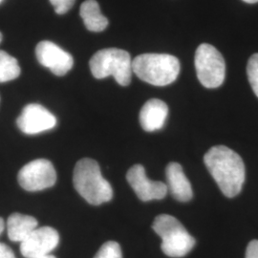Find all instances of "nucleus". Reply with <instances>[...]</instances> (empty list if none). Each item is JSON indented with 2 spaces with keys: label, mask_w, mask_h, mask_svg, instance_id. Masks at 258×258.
<instances>
[{
  "label": "nucleus",
  "mask_w": 258,
  "mask_h": 258,
  "mask_svg": "<svg viewBox=\"0 0 258 258\" xmlns=\"http://www.w3.org/2000/svg\"><path fill=\"white\" fill-rule=\"evenodd\" d=\"M17 124L23 133L35 135L53 129L56 124L55 116L37 103L26 105L17 120Z\"/></svg>",
  "instance_id": "9"
},
{
  "label": "nucleus",
  "mask_w": 258,
  "mask_h": 258,
  "mask_svg": "<svg viewBox=\"0 0 258 258\" xmlns=\"http://www.w3.org/2000/svg\"><path fill=\"white\" fill-rule=\"evenodd\" d=\"M37 258H55L54 255H51V254H48V255H45V256H41V257H37Z\"/></svg>",
  "instance_id": "24"
},
{
  "label": "nucleus",
  "mask_w": 258,
  "mask_h": 258,
  "mask_svg": "<svg viewBox=\"0 0 258 258\" xmlns=\"http://www.w3.org/2000/svg\"><path fill=\"white\" fill-rule=\"evenodd\" d=\"M89 65L91 73L98 80L112 76L121 86L131 83L132 59L124 50L108 48L98 51L91 57Z\"/></svg>",
  "instance_id": "4"
},
{
  "label": "nucleus",
  "mask_w": 258,
  "mask_h": 258,
  "mask_svg": "<svg viewBox=\"0 0 258 258\" xmlns=\"http://www.w3.org/2000/svg\"><path fill=\"white\" fill-rule=\"evenodd\" d=\"M126 179L139 199L144 202L152 200H161L166 197L168 192L167 185L162 182L151 181L146 174L145 167L135 165L129 168Z\"/></svg>",
  "instance_id": "11"
},
{
  "label": "nucleus",
  "mask_w": 258,
  "mask_h": 258,
  "mask_svg": "<svg viewBox=\"0 0 258 258\" xmlns=\"http://www.w3.org/2000/svg\"><path fill=\"white\" fill-rule=\"evenodd\" d=\"M204 162L225 196L232 198L240 194L246 170L236 152L225 146H216L205 154Z\"/></svg>",
  "instance_id": "1"
},
{
  "label": "nucleus",
  "mask_w": 258,
  "mask_h": 258,
  "mask_svg": "<svg viewBox=\"0 0 258 258\" xmlns=\"http://www.w3.org/2000/svg\"><path fill=\"white\" fill-rule=\"evenodd\" d=\"M18 180L25 190L39 191L55 184L56 172L50 161L38 159L30 162L19 170Z\"/></svg>",
  "instance_id": "7"
},
{
  "label": "nucleus",
  "mask_w": 258,
  "mask_h": 258,
  "mask_svg": "<svg viewBox=\"0 0 258 258\" xmlns=\"http://www.w3.org/2000/svg\"><path fill=\"white\" fill-rule=\"evenodd\" d=\"M38 222L33 216L20 213L11 214L7 220V231L11 241L23 242L37 229Z\"/></svg>",
  "instance_id": "14"
},
{
  "label": "nucleus",
  "mask_w": 258,
  "mask_h": 258,
  "mask_svg": "<svg viewBox=\"0 0 258 258\" xmlns=\"http://www.w3.org/2000/svg\"><path fill=\"white\" fill-rule=\"evenodd\" d=\"M0 258H16V255L10 247L0 243Z\"/></svg>",
  "instance_id": "21"
},
{
  "label": "nucleus",
  "mask_w": 258,
  "mask_h": 258,
  "mask_svg": "<svg viewBox=\"0 0 258 258\" xmlns=\"http://www.w3.org/2000/svg\"><path fill=\"white\" fill-rule=\"evenodd\" d=\"M244 2L246 3H249V4H254V3H257L258 0H243Z\"/></svg>",
  "instance_id": "23"
},
{
  "label": "nucleus",
  "mask_w": 258,
  "mask_h": 258,
  "mask_svg": "<svg viewBox=\"0 0 258 258\" xmlns=\"http://www.w3.org/2000/svg\"><path fill=\"white\" fill-rule=\"evenodd\" d=\"M168 115V107L166 102L151 99L142 107L139 120L141 126L148 132H153L163 128Z\"/></svg>",
  "instance_id": "13"
},
{
  "label": "nucleus",
  "mask_w": 258,
  "mask_h": 258,
  "mask_svg": "<svg viewBox=\"0 0 258 258\" xmlns=\"http://www.w3.org/2000/svg\"><path fill=\"white\" fill-rule=\"evenodd\" d=\"M152 229L161 237V249L169 257H183L194 249L195 239L172 215H158Z\"/></svg>",
  "instance_id": "5"
},
{
  "label": "nucleus",
  "mask_w": 258,
  "mask_h": 258,
  "mask_svg": "<svg viewBox=\"0 0 258 258\" xmlns=\"http://www.w3.org/2000/svg\"><path fill=\"white\" fill-rule=\"evenodd\" d=\"M166 185L168 191L180 202H187L192 196L190 182L184 173L183 167L178 163H170L166 166Z\"/></svg>",
  "instance_id": "12"
},
{
  "label": "nucleus",
  "mask_w": 258,
  "mask_h": 258,
  "mask_svg": "<svg viewBox=\"0 0 258 258\" xmlns=\"http://www.w3.org/2000/svg\"><path fill=\"white\" fill-rule=\"evenodd\" d=\"M21 72L18 59L0 50V83H7L19 78Z\"/></svg>",
  "instance_id": "16"
},
{
  "label": "nucleus",
  "mask_w": 258,
  "mask_h": 258,
  "mask_svg": "<svg viewBox=\"0 0 258 258\" xmlns=\"http://www.w3.org/2000/svg\"><path fill=\"white\" fill-rule=\"evenodd\" d=\"M53 5L55 12L58 15H63L74 6L76 0H49Z\"/></svg>",
  "instance_id": "19"
},
{
  "label": "nucleus",
  "mask_w": 258,
  "mask_h": 258,
  "mask_svg": "<svg viewBox=\"0 0 258 258\" xmlns=\"http://www.w3.org/2000/svg\"><path fill=\"white\" fill-rule=\"evenodd\" d=\"M73 183L79 194L93 206L109 202L113 197L112 186L102 177L99 164L92 159L84 158L77 163Z\"/></svg>",
  "instance_id": "2"
},
{
  "label": "nucleus",
  "mask_w": 258,
  "mask_h": 258,
  "mask_svg": "<svg viewBox=\"0 0 258 258\" xmlns=\"http://www.w3.org/2000/svg\"><path fill=\"white\" fill-rule=\"evenodd\" d=\"M195 69L199 82L206 88H217L225 81L226 64L221 53L211 44L203 43L195 53Z\"/></svg>",
  "instance_id": "6"
},
{
  "label": "nucleus",
  "mask_w": 258,
  "mask_h": 258,
  "mask_svg": "<svg viewBox=\"0 0 258 258\" xmlns=\"http://www.w3.org/2000/svg\"><path fill=\"white\" fill-rule=\"evenodd\" d=\"M59 243V235L51 227L37 228L26 239L21 242L20 252L26 258L41 257L48 255Z\"/></svg>",
  "instance_id": "10"
},
{
  "label": "nucleus",
  "mask_w": 258,
  "mask_h": 258,
  "mask_svg": "<svg viewBox=\"0 0 258 258\" xmlns=\"http://www.w3.org/2000/svg\"><path fill=\"white\" fill-rule=\"evenodd\" d=\"M5 229V222L3 220V218L0 217V234L3 232Z\"/></svg>",
  "instance_id": "22"
},
{
  "label": "nucleus",
  "mask_w": 258,
  "mask_h": 258,
  "mask_svg": "<svg viewBox=\"0 0 258 258\" xmlns=\"http://www.w3.org/2000/svg\"><path fill=\"white\" fill-rule=\"evenodd\" d=\"M247 74L251 89L258 98V54H253L249 57L247 65Z\"/></svg>",
  "instance_id": "18"
},
{
  "label": "nucleus",
  "mask_w": 258,
  "mask_h": 258,
  "mask_svg": "<svg viewBox=\"0 0 258 258\" xmlns=\"http://www.w3.org/2000/svg\"><path fill=\"white\" fill-rule=\"evenodd\" d=\"M2 1H3V0H0V3H1V2H2Z\"/></svg>",
  "instance_id": "26"
},
{
  "label": "nucleus",
  "mask_w": 258,
  "mask_h": 258,
  "mask_svg": "<svg viewBox=\"0 0 258 258\" xmlns=\"http://www.w3.org/2000/svg\"><path fill=\"white\" fill-rule=\"evenodd\" d=\"M80 15L85 27L91 32H102L108 26V19L102 15L100 5L96 0L84 1L81 6Z\"/></svg>",
  "instance_id": "15"
},
{
  "label": "nucleus",
  "mask_w": 258,
  "mask_h": 258,
  "mask_svg": "<svg viewBox=\"0 0 258 258\" xmlns=\"http://www.w3.org/2000/svg\"><path fill=\"white\" fill-rule=\"evenodd\" d=\"M94 258H122L119 243L115 241L104 243Z\"/></svg>",
  "instance_id": "17"
},
{
  "label": "nucleus",
  "mask_w": 258,
  "mask_h": 258,
  "mask_svg": "<svg viewBox=\"0 0 258 258\" xmlns=\"http://www.w3.org/2000/svg\"><path fill=\"white\" fill-rule=\"evenodd\" d=\"M36 55L40 64L58 77L67 74L74 65L73 56L51 41L39 42L36 48Z\"/></svg>",
  "instance_id": "8"
},
{
  "label": "nucleus",
  "mask_w": 258,
  "mask_h": 258,
  "mask_svg": "<svg viewBox=\"0 0 258 258\" xmlns=\"http://www.w3.org/2000/svg\"><path fill=\"white\" fill-rule=\"evenodd\" d=\"M132 69L140 80L155 86H166L178 78L180 62L174 55L143 54L132 60Z\"/></svg>",
  "instance_id": "3"
},
{
  "label": "nucleus",
  "mask_w": 258,
  "mask_h": 258,
  "mask_svg": "<svg viewBox=\"0 0 258 258\" xmlns=\"http://www.w3.org/2000/svg\"><path fill=\"white\" fill-rule=\"evenodd\" d=\"M1 41H2V34L0 33V42H1Z\"/></svg>",
  "instance_id": "25"
},
{
  "label": "nucleus",
  "mask_w": 258,
  "mask_h": 258,
  "mask_svg": "<svg viewBox=\"0 0 258 258\" xmlns=\"http://www.w3.org/2000/svg\"><path fill=\"white\" fill-rule=\"evenodd\" d=\"M245 258H258V240L250 241L246 249Z\"/></svg>",
  "instance_id": "20"
}]
</instances>
